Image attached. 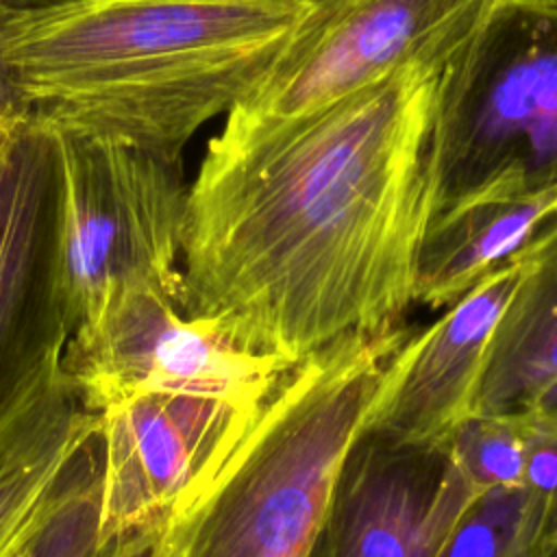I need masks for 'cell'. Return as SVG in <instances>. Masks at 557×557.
Here are the masks:
<instances>
[{
	"mask_svg": "<svg viewBox=\"0 0 557 557\" xmlns=\"http://www.w3.org/2000/svg\"><path fill=\"white\" fill-rule=\"evenodd\" d=\"M442 70L416 63L285 122L226 120L187 187L181 313L285 372L403 326L435 215Z\"/></svg>",
	"mask_w": 557,
	"mask_h": 557,
	"instance_id": "obj_1",
	"label": "cell"
},
{
	"mask_svg": "<svg viewBox=\"0 0 557 557\" xmlns=\"http://www.w3.org/2000/svg\"><path fill=\"white\" fill-rule=\"evenodd\" d=\"M307 9L281 0H67L9 11L4 54L33 115L183 159L265 74Z\"/></svg>",
	"mask_w": 557,
	"mask_h": 557,
	"instance_id": "obj_2",
	"label": "cell"
},
{
	"mask_svg": "<svg viewBox=\"0 0 557 557\" xmlns=\"http://www.w3.org/2000/svg\"><path fill=\"white\" fill-rule=\"evenodd\" d=\"M411 329L352 333L287 370L207 487L150 557H311L344 457Z\"/></svg>",
	"mask_w": 557,
	"mask_h": 557,
	"instance_id": "obj_3",
	"label": "cell"
},
{
	"mask_svg": "<svg viewBox=\"0 0 557 557\" xmlns=\"http://www.w3.org/2000/svg\"><path fill=\"white\" fill-rule=\"evenodd\" d=\"M431 168L433 220L557 185V4L496 0L444 65Z\"/></svg>",
	"mask_w": 557,
	"mask_h": 557,
	"instance_id": "obj_4",
	"label": "cell"
},
{
	"mask_svg": "<svg viewBox=\"0 0 557 557\" xmlns=\"http://www.w3.org/2000/svg\"><path fill=\"white\" fill-rule=\"evenodd\" d=\"M57 161V278L70 333L122 287L178 305L183 159L46 124Z\"/></svg>",
	"mask_w": 557,
	"mask_h": 557,
	"instance_id": "obj_5",
	"label": "cell"
},
{
	"mask_svg": "<svg viewBox=\"0 0 557 557\" xmlns=\"http://www.w3.org/2000/svg\"><path fill=\"white\" fill-rule=\"evenodd\" d=\"M494 2L322 0L292 26L265 74L226 120L285 122L409 65H446Z\"/></svg>",
	"mask_w": 557,
	"mask_h": 557,
	"instance_id": "obj_6",
	"label": "cell"
},
{
	"mask_svg": "<svg viewBox=\"0 0 557 557\" xmlns=\"http://www.w3.org/2000/svg\"><path fill=\"white\" fill-rule=\"evenodd\" d=\"M61 374L78 403L104 411L144 394H194L261 407L285 374L246 352L150 287H122L78 324Z\"/></svg>",
	"mask_w": 557,
	"mask_h": 557,
	"instance_id": "obj_7",
	"label": "cell"
},
{
	"mask_svg": "<svg viewBox=\"0 0 557 557\" xmlns=\"http://www.w3.org/2000/svg\"><path fill=\"white\" fill-rule=\"evenodd\" d=\"M261 407L144 394L100 411V535L111 557L150 548L215 476Z\"/></svg>",
	"mask_w": 557,
	"mask_h": 557,
	"instance_id": "obj_8",
	"label": "cell"
},
{
	"mask_svg": "<svg viewBox=\"0 0 557 557\" xmlns=\"http://www.w3.org/2000/svg\"><path fill=\"white\" fill-rule=\"evenodd\" d=\"M54 218V141L33 115L0 137V437L57 379L70 337Z\"/></svg>",
	"mask_w": 557,
	"mask_h": 557,
	"instance_id": "obj_9",
	"label": "cell"
},
{
	"mask_svg": "<svg viewBox=\"0 0 557 557\" xmlns=\"http://www.w3.org/2000/svg\"><path fill=\"white\" fill-rule=\"evenodd\" d=\"M483 490L450 444L403 446L361 433L337 472L320 557H440Z\"/></svg>",
	"mask_w": 557,
	"mask_h": 557,
	"instance_id": "obj_10",
	"label": "cell"
},
{
	"mask_svg": "<svg viewBox=\"0 0 557 557\" xmlns=\"http://www.w3.org/2000/svg\"><path fill=\"white\" fill-rule=\"evenodd\" d=\"M522 265V252L513 255L433 324L409 331L383 368L363 433L403 446H437L474 416L485 352Z\"/></svg>",
	"mask_w": 557,
	"mask_h": 557,
	"instance_id": "obj_11",
	"label": "cell"
},
{
	"mask_svg": "<svg viewBox=\"0 0 557 557\" xmlns=\"http://www.w3.org/2000/svg\"><path fill=\"white\" fill-rule=\"evenodd\" d=\"M100 413L59 372L0 437V557H28L44 529L98 466Z\"/></svg>",
	"mask_w": 557,
	"mask_h": 557,
	"instance_id": "obj_12",
	"label": "cell"
},
{
	"mask_svg": "<svg viewBox=\"0 0 557 557\" xmlns=\"http://www.w3.org/2000/svg\"><path fill=\"white\" fill-rule=\"evenodd\" d=\"M557 228V185L463 205L426 231L416 300L446 309L496 265Z\"/></svg>",
	"mask_w": 557,
	"mask_h": 557,
	"instance_id": "obj_13",
	"label": "cell"
},
{
	"mask_svg": "<svg viewBox=\"0 0 557 557\" xmlns=\"http://www.w3.org/2000/svg\"><path fill=\"white\" fill-rule=\"evenodd\" d=\"M522 257L520 281L485 352L474 416L524 411L557 376V228Z\"/></svg>",
	"mask_w": 557,
	"mask_h": 557,
	"instance_id": "obj_14",
	"label": "cell"
},
{
	"mask_svg": "<svg viewBox=\"0 0 557 557\" xmlns=\"http://www.w3.org/2000/svg\"><path fill=\"white\" fill-rule=\"evenodd\" d=\"M553 524L524 487L485 490L461 518L440 557H544Z\"/></svg>",
	"mask_w": 557,
	"mask_h": 557,
	"instance_id": "obj_15",
	"label": "cell"
},
{
	"mask_svg": "<svg viewBox=\"0 0 557 557\" xmlns=\"http://www.w3.org/2000/svg\"><path fill=\"white\" fill-rule=\"evenodd\" d=\"M466 474L485 492L520 487L524 476V416L492 413L468 418L448 440Z\"/></svg>",
	"mask_w": 557,
	"mask_h": 557,
	"instance_id": "obj_16",
	"label": "cell"
},
{
	"mask_svg": "<svg viewBox=\"0 0 557 557\" xmlns=\"http://www.w3.org/2000/svg\"><path fill=\"white\" fill-rule=\"evenodd\" d=\"M28 557H111L100 535V457L44 529Z\"/></svg>",
	"mask_w": 557,
	"mask_h": 557,
	"instance_id": "obj_17",
	"label": "cell"
},
{
	"mask_svg": "<svg viewBox=\"0 0 557 557\" xmlns=\"http://www.w3.org/2000/svg\"><path fill=\"white\" fill-rule=\"evenodd\" d=\"M524 416V476L522 485L546 507L557 527V418L533 411ZM550 529V531H553Z\"/></svg>",
	"mask_w": 557,
	"mask_h": 557,
	"instance_id": "obj_18",
	"label": "cell"
},
{
	"mask_svg": "<svg viewBox=\"0 0 557 557\" xmlns=\"http://www.w3.org/2000/svg\"><path fill=\"white\" fill-rule=\"evenodd\" d=\"M9 11L11 9L0 7V137L13 133L33 117L30 104L26 102L15 72L4 54V20Z\"/></svg>",
	"mask_w": 557,
	"mask_h": 557,
	"instance_id": "obj_19",
	"label": "cell"
},
{
	"mask_svg": "<svg viewBox=\"0 0 557 557\" xmlns=\"http://www.w3.org/2000/svg\"><path fill=\"white\" fill-rule=\"evenodd\" d=\"M524 411L542 413V416H553L557 418V376L540 389V394L527 405Z\"/></svg>",
	"mask_w": 557,
	"mask_h": 557,
	"instance_id": "obj_20",
	"label": "cell"
},
{
	"mask_svg": "<svg viewBox=\"0 0 557 557\" xmlns=\"http://www.w3.org/2000/svg\"><path fill=\"white\" fill-rule=\"evenodd\" d=\"M59 2H67V0H0V7L11 11H28V9H41Z\"/></svg>",
	"mask_w": 557,
	"mask_h": 557,
	"instance_id": "obj_21",
	"label": "cell"
},
{
	"mask_svg": "<svg viewBox=\"0 0 557 557\" xmlns=\"http://www.w3.org/2000/svg\"><path fill=\"white\" fill-rule=\"evenodd\" d=\"M544 557H557V527L548 533L544 544Z\"/></svg>",
	"mask_w": 557,
	"mask_h": 557,
	"instance_id": "obj_22",
	"label": "cell"
},
{
	"mask_svg": "<svg viewBox=\"0 0 557 557\" xmlns=\"http://www.w3.org/2000/svg\"><path fill=\"white\" fill-rule=\"evenodd\" d=\"M113 557H150V548H137V550H126V553H117Z\"/></svg>",
	"mask_w": 557,
	"mask_h": 557,
	"instance_id": "obj_23",
	"label": "cell"
},
{
	"mask_svg": "<svg viewBox=\"0 0 557 557\" xmlns=\"http://www.w3.org/2000/svg\"><path fill=\"white\" fill-rule=\"evenodd\" d=\"M281 2H287V4H296V7H302V9H311V7L320 4L322 0H281Z\"/></svg>",
	"mask_w": 557,
	"mask_h": 557,
	"instance_id": "obj_24",
	"label": "cell"
},
{
	"mask_svg": "<svg viewBox=\"0 0 557 557\" xmlns=\"http://www.w3.org/2000/svg\"><path fill=\"white\" fill-rule=\"evenodd\" d=\"M311 557H320V553H318V546H315V550H313V555Z\"/></svg>",
	"mask_w": 557,
	"mask_h": 557,
	"instance_id": "obj_25",
	"label": "cell"
},
{
	"mask_svg": "<svg viewBox=\"0 0 557 557\" xmlns=\"http://www.w3.org/2000/svg\"><path fill=\"white\" fill-rule=\"evenodd\" d=\"M544 2H550V4H557V0H544Z\"/></svg>",
	"mask_w": 557,
	"mask_h": 557,
	"instance_id": "obj_26",
	"label": "cell"
}]
</instances>
